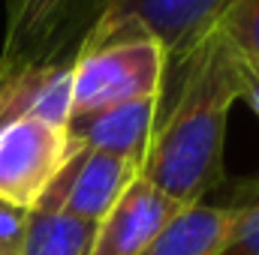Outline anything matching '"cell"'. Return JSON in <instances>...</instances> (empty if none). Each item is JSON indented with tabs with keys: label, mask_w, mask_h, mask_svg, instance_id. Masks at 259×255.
<instances>
[{
	"label": "cell",
	"mask_w": 259,
	"mask_h": 255,
	"mask_svg": "<svg viewBox=\"0 0 259 255\" xmlns=\"http://www.w3.org/2000/svg\"><path fill=\"white\" fill-rule=\"evenodd\" d=\"M175 93L163 90L142 177L181 207L202 204L223 186V144L229 111L238 102V51L220 24L178 66Z\"/></svg>",
	"instance_id": "6da1fadb"
},
{
	"label": "cell",
	"mask_w": 259,
	"mask_h": 255,
	"mask_svg": "<svg viewBox=\"0 0 259 255\" xmlns=\"http://www.w3.org/2000/svg\"><path fill=\"white\" fill-rule=\"evenodd\" d=\"M69 72V111L91 114L163 96L169 84V54L148 36H127L75 51Z\"/></svg>",
	"instance_id": "7a4b0ae2"
},
{
	"label": "cell",
	"mask_w": 259,
	"mask_h": 255,
	"mask_svg": "<svg viewBox=\"0 0 259 255\" xmlns=\"http://www.w3.org/2000/svg\"><path fill=\"white\" fill-rule=\"evenodd\" d=\"M229 0H106L75 51L112 39L148 36L169 54V69L178 66L220 24Z\"/></svg>",
	"instance_id": "3957f363"
},
{
	"label": "cell",
	"mask_w": 259,
	"mask_h": 255,
	"mask_svg": "<svg viewBox=\"0 0 259 255\" xmlns=\"http://www.w3.org/2000/svg\"><path fill=\"white\" fill-rule=\"evenodd\" d=\"M91 27V0H3L0 66L72 60Z\"/></svg>",
	"instance_id": "277c9868"
},
{
	"label": "cell",
	"mask_w": 259,
	"mask_h": 255,
	"mask_svg": "<svg viewBox=\"0 0 259 255\" xmlns=\"http://www.w3.org/2000/svg\"><path fill=\"white\" fill-rule=\"evenodd\" d=\"M139 174L142 165L127 156L75 147L36 210H55L88 225H97Z\"/></svg>",
	"instance_id": "5b68a950"
},
{
	"label": "cell",
	"mask_w": 259,
	"mask_h": 255,
	"mask_svg": "<svg viewBox=\"0 0 259 255\" xmlns=\"http://www.w3.org/2000/svg\"><path fill=\"white\" fill-rule=\"evenodd\" d=\"M178 210V201H172L139 174L112 204V210L94 225L88 255H139L175 219Z\"/></svg>",
	"instance_id": "8992f818"
},
{
	"label": "cell",
	"mask_w": 259,
	"mask_h": 255,
	"mask_svg": "<svg viewBox=\"0 0 259 255\" xmlns=\"http://www.w3.org/2000/svg\"><path fill=\"white\" fill-rule=\"evenodd\" d=\"M160 105H163V96H154V99L124 102L103 111H91V114H72L66 132L75 147L106 150L142 165L160 117Z\"/></svg>",
	"instance_id": "52a82bcc"
},
{
	"label": "cell",
	"mask_w": 259,
	"mask_h": 255,
	"mask_svg": "<svg viewBox=\"0 0 259 255\" xmlns=\"http://www.w3.org/2000/svg\"><path fill=\"white\" fill-rule=\"evenodd\" d=\"M232 228L229 204H190L139 255H217Z\"/></svg>",
	"instance_id": "ba28073f"
},
{
	"label": "cell",
	"mask_w": 259,
	"mask_h": 255,
	"mask_svg": "<svg viewBox=\"0 0 259 255\" xmlns=\"http://www.w3.org/2000/svg\"><path fill=\"white\" fill-rule=\"evenodd\" d=\"M94 225L55 210H33L18 255H88Z\"/></svg>",
	"instance_id": "9c48e42d"
},
{
	"label": "cell",
	"mask_w": 259,
	"mask_h": 255,
	"mask_svg": "<svg viewBox=\"0 0 259 255\" xmlns=\"http://www.w3.org/2000/svg\"><path fill=\"white\" fill-rule=\"evenodd\" d=\"M223 204L232 207V228L217 255H259V177L235 183Z\"/></svg>",
	"instance_id": "30bf717a"
},
{
	"label": "cell",
	"mask_w": 259,
	"mask_h": 255,
	"mask_svg": "<svg viewBox=\"0 0 259 255\" xmlns=\"http://www.w3.org/2000/svg\"><path fill=\"white\" fill-rule=\"evenodd\" d=\"M220 30L241 54L259 63V0H229L220 18Z\"/></svg>",
	"instance_id": "8fae6325"
},
{
	"label": "cell",
	"mask_w": 259,
	"mask_h": 255,
	"mask_svg": "<svg viewBox=\"0 0 259 255\" xmlns=\"http://www.w3.org/2000/svg\"><path fill=\"white\" fill-rule=\"evenodd\" d=\"M27 210H18L6 201H0V255H18L24 234H27Z\"/></svg>",
	"instance_id": "7c38bea8"
},
{
	"label": "cell",
	"mask_w": 259,
	"mask_h": 255,
	"mask_svg": "<svg viewBox=\"0 0 259 255\" xmlns=\"http://www.w3.org/2000/svg\"><path fill=\"white\" fill-rule=\"evenodd\" d=\"M238 99H244L259 117V63L241 51H238Z\"/></svg>",
	"instance_id": "4fadbf2b"
},
{
	"label": "cell",
	"mask_w": 259,
	"mask_h": 255,
	"mask_svg": "<svg viewBox=\"0 0 259 255\" xmlns=\"http://www.w3.org/2000/svg\"><path fill=\"white\" fill-rule=\"evenodd\" d=\"M103 3H106V0H91V21L97 18V12L103 9Z\"/></svg>",
	"instance_id": "5bb4252c"
}]
</instances>
